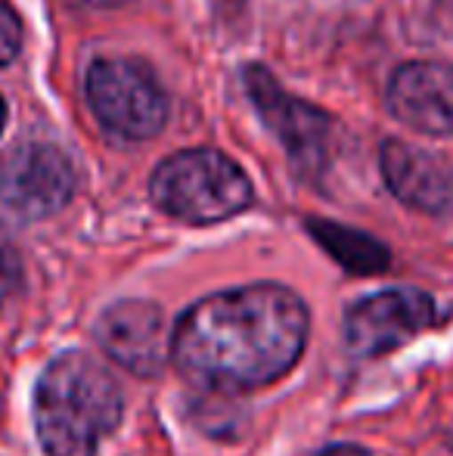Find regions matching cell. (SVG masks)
<instances>
[{
    "instance_id": "ba28073f",
    "label": "cell",
    "mask_w": 453,
    "mask_h": 456,
    "mask_svg": "<svg viewBox=\"0 0 453 456\" xmlns=\"http://www.w3.org/2000/svg\"><path fill=\"white\" fill-rule=\"evenodd\" d=\"M93 336L103 354L125 366L137 379H158L171 363L174 326L156 301L125 298L106 307L93 323Z\"/></svg>"
},
{
    "instance_id": "4fadbf2b",
    "label": "cell",
    "mask_w": 453,
    "mask_h": 456,
    "mask_svg": "<svg viewBox=\"0 0 453 456\" xmlns=\"http://www.w3.org/2000/svg\"><path fill=\"white\" fill-rule=\"evenodd\" d=\"M22 47V22L6 0H0V66L12 62Z\"/></svg>"
},
{
    "instance_id": "6da1fadb",
    "label": "cell",
    "mask_w": 453,
    "mask_h": 456,
    "mask_svg": "<svg viewBox=\"0 0 453 456\" xmlns=\"http://www.w3.org/2000/svg\"><path fill=\"white\" fill-rule=\"evenodd\" d=\"M311 336V311L279 282L212 292L174 320L171 363L212 395L258 391L289 376Z\"/></svg>"
},
{
    "instance_id": "7a4b0ae2",
    "label": "cell",
    "mask_w": 453,
    "mask_h": 456,
    "mask_svg": "<svg viewBox=\"0 0 453 456\" xmlns=\"http://www.w3.org/2000/svg\"><path fill=\"white\" fill-rule=\"evenodd\" d=\"M31 419L47 456H97L125 419V395L97 357L62 351L37 376Z\"/></svg>"
},
{
    "instance_id": "9c48e42d",
    "label": "cell",
    "mask_w": 453,
    "mask_h": 456,
    "mask_svg": "<svg viewBox=\"0 0 453 456\" xmlns=\"http://www.w3.org/2000/svg\"><path fill=\"white\" fill-rule=\"evenodd\" d=\"M385 106L423 137H453V62L413 60L392 72Z\"/></svg>"
},
{
    "instance_id": "30bf717a",
    "label": "cell",
    "mask_w": 453,
    "mask_h": 456,
    "mask_svg": "<svg viewBox=\"0 0 453 456\" xmlns=\"http://www.w3.org/2000/svg\"><path fill=\"white\" fill-rule=\"evenodd\" d=\"M379 168L392 196L407 208L432 217L453 211V162L441 152L392 137L379 146Z\"/></svg>"
},
{
    "instance_id": "5bb4252c",
    "label": "cell",
    "mask_w": 453,
    "mask_h": 456,
    "mask_svg": "<svg viewBox=\"0 0 453 456\" xmlns=\"http://www.w3.org/2000/svg\"><path fill=\"white\" fill-rule=\"evenodd\" d=\"M311 456H373V453L360 444H329V447H323V451H317Z\"/></svg>"
},
{
    "instance_id": "3957f363",
    "label": "cell",
    "mask_w": 453,
    "mask_h": 456,
    "mask_svg": "<svg viewBox=\"0 0 453 456\" xmlns=\"http://www.w3.org/2000/svg\"><path fill=\"white\" fill-rule=\"evenodd\" d=\"M158 211L183 224H218L252 205L248 175L218 150H183L165 159L150 181Z\"/></svg>"
},
{
    "instance_id": "7c38bea8",
    "label": "cell",
    "mask_w": 453,
    "mask_h": 456,
    "mask_svg": "<svg viewBox=\"0 0 453 456\" xmlns=\"http://www.w3.org/2000/svg\"><path fill=\"white\" fill-rule=\"evenodd\" d=\"M22 282H25V271H22V261H19L16 248L0 242V307L22 292Z\"/></svg>"
},
{
    "instance_id": "277c9868",
    "label": "cell",
    "mask_w": 453,
    "mask_h": 456,
    "mask_svg": "<svg viewBox=\"0 0 453 456\" xmlns=\"http://www.w3.org/2000/svg\"><path fill=\"white\" fill-rule=\"evenodd\" d=\"M450 311L417 286H392L351 301L342 317V342L354 361H376L448 323Z\"/></svg>"
},
{
    "instance_id": "2e32d148",
    "label": "cell",
    "mask_w": 453,
    "mask_h": 456,
    "mask_svg": "<svg viewBox=\"0 0 453 456\" xmlns=\"http://www.w3.org/2000/svg\"><path fill=\"white\" fill-rule=\"evenodd\" d=\"M441 6H444V10H448V16H441V19H448V22H450L448 28H444V35H448V37H453V0H444Z\"/></svg>"
},
{
    "instance_id": "52a82bcc",
    "label": "cell",
    "mask_w": 453,
    "mask_h": 456,
    "mask_svg": "<svg viewBox=\"0 0 453 456\" xmlns=\"http://www.w3.org/2000/svg\"><path fill=\"white\" fill-rule=\"evenodd\" d=\"M75 196L72 159L53 143H25L0 168V211L12 221H44Z\"/></svg>"
},
{
    "instance_id": "e0dca14e",
    "label": "cell",
    "mask_w": 453,
    "mask_h": 456,
    "mask_svg": "<svg viewBox=\"0 0 453 456\" xmlns=\"http://www.w3.org/2000/svg\"><path fill=\"white\" fill-rule=\"evenodd\" d=\"M4 121H6V102H4V96H0V131H4Z\"/></svg>"
},
{
    "instance_id": "8992f818",
    "label": "cell",
    "mask_w": 453,
    "mask_h": 456,
    "mask_svg": "<svg viewBox=\"0 0 453 456\" xmlns=\"http://www.w3.org/2000/svg\"><path fill=\"white\" fill-rule=\"evenodd\" d=\"M246 87L267 127L283 140L292 165L302 175H320L333 152V115L298 100V96H289L277 85V78L261 66L246 69Z\"/></svg>"
},
{
    "instance_id": "9a60e30c",
    "label": "cell",
    "mask_w": 453,
    "mask_h": 456,
    "mask_svg": "<svg viewBox=\"0 0 453 456\" xmlns=\"http://www.w3.org/2000/svg\"><path fill=\"white\" fill-rule=\"evenodd\" d=\"M78 6H91V10H109V6H121L125 0H72Z\"/></svg>"
},
{
    "instance_id": "8fae6325",
    "label": "cell",
    "mask_w": 453,
    "mask_h": 456,
    "mask_svg": "<svg viewBox=\"0 0 453 456\" xmlns=\"http://www.w3.org/2000/svg\"><path fill=\"white\" fill-rule=\"evenodd\" d=\"M308 233L317 246L351 276H379L392 267V248L376 236L363 233L357 227H344L339 221L327 217H308Z\"/></svg>"
},
{
    "instance_id": "5b68a950",
    "label": "cell",
    "mask_w": 453,
    "mask_h": 456,
    "mask_svg": "<svg viewBox=\"0 0 453 456\" xmlns=\"http://www.w3.org/2000/svg\"><path fill=\"white\" fill-rule=\"evenodd\" d=\"M87 100L97 118L125 140L156 137L168 121V96L150 66L127 56L97 60L87 72Z\"/></svg>"
}]
</instances>
